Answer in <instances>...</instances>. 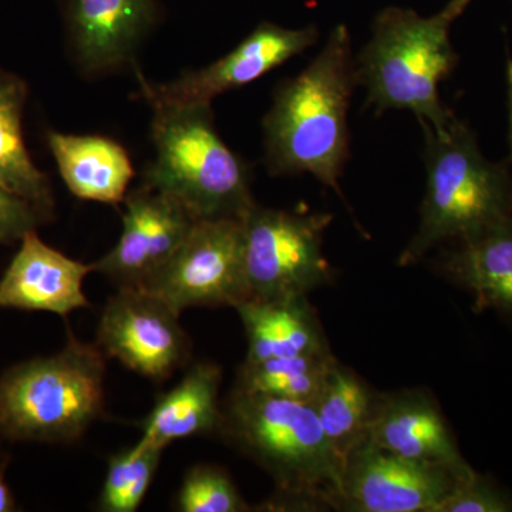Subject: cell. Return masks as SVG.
I'll use <instances>...</instances> for the list:
<instances>
[{
    "instance_id": "f1b7e54d",
    "label": "cell",
    "mask_w": 512,
    "mask_h": 512,
    "mask_svg": "<svg viewBox=\"0 0 512 512\" xmlns=\"http://www.w3.org/2000/svg\"><path fill=\"white\" fill-rule=\"evenodd\" d=\"M471 2H473V0H450L446 6L454 13V15L457 16V18H460Z\"/></svg>"
},
{
    "instance_id": "7c38bea8",
    "label": "cell",
    "mask_w": 512,
    "mask_h": 512,
    "mask_svg": "<svg viewBox=\"0 0 512 512\" xmlns=\"http://www.w3.org/2000/svg\"><path fill=\"white\" fill-rule=\"evenodd\" d=\"M123 202L119 241L93 268L117 288H140L180 248L198 220L170 195L143 184Z\"/></svg>"
},
{
    "instance_id": "5bb4252c",
    "label": "cell",
    "mask_w": 512,
    "mask_h": 512,
    "mask_svg": "<svg viewBox=\"0 0 512 512\" xmlns=\"http://www.w3.org/2000/svg\"><path fill=\"white\" fill-rule=\"evenodd\" d=\"M67 30L83 72L104 74L130 63L153 28L156 0H64Z\"/></svg>"
},
{
    "instance_id": "ac0fdd59",
    "label": "cell",
    "mask_w": 512,
    "mask_h": 512,
    "mask_svg": "<svg viewBox=\"0 0 512 512\" xmlns=\"http://www.w3.org/2000/svg\"><path fill=\"white\" fill-rule=\"evenodd\" d=\"M441 265L448 278L471 292L476 311L512 315V217L456 241Z\"/></svg>"
},
{
    "instance_id": "5b68a950",
    "label": "cell",
    "mask_w": 512,
    "mask_h": 512,
    "mask_svg": "<svg viewBox=\"0 0 512 512\" xmlns=\"http://www.w3.org/2000/svg\"><path fill=\"white\" fill-rule=\"evenodd\" d=\"M106 356L69 333L59 353L20 362L0 375V437L70 444L104 409Z\"/></svg>"
},
{
    "instance_id": "ba28073f",
    "label": "cell",
    "mask_w": 512,
    "mask_h": 512,
    "mask_svg": "<svg viewBox=\"0 0 512 512\" xmlns=\"http://www.w3.org/2000/svg\"><path fill=\"white\" fill-rule=\"evenodd\" d=\"M140 288L180 313L188 308H235L248 301L242 220H198L180 248Z\"/></svg>"
},
{
    "instance_id": "7402d4cb",
    "label": "cell",
    "mask_w": 512,
    "mask_h": 512,
    "mask_svg": "<svg viewBox=\"0 0 512 512\" xmlns=\"http://www.w3.org/2000/svg\"><path fill=\"white\" fill-rule=\"evenodd\" d=\"M335 362L332 352L262 362L245 360L239 367L235 389L313 404Z\"/></svg>"
},
{
    "instance_id": "ffe728a7",
    "label": "cell",
    "mask_w": 512,
    "mask_h": 512,
    "mask_svg": "<svg viewBox=\"0 0 512 512\" xmlns=\"http://www.w3.org/2000/svg\"><path fill=\"white\" fill-rule=\"evenodd\" d=\"M28 89L15 74L0 70V185L32 202L53 220L55 197L49 180L33 163L23 138Z\"/></svg>"
},
{
    "instance_id": "4316f807",
    "label": "cell",
    "mask_w": 512,
    "mask_h": 512,
    "mask_svg": "<svg viewBox=\"0 0 512 512\" xmlns=\"http://www.w3.org/2000/svg\"><path fill=\"white\" fill-rule=\"evenodd\" d=\"M9 458H3L0 463V512L18 511L15 495L10 490L6 481V470H8Z\"/></svg>"
},
{
    "instance_id": "8fae6325",
    "label": "cell",
    "mask_w": 512,
    "mask_h": 512,
    "mask_svg": "<svg viewBox=\"0 0 512 512\" xmlns=\"http://www.w3.org/2000/svg\"><path fill=\"white\" fill-rule=\"evenodd\" d=\"M454 483L456 477L446 468L397 456L366 439L346 460L338 508L436 512Z\"/></svg>"
},
{
    "instance_id": "e0dca14e",
    "label": "cell",
    "mask_w": 512,
    "mask_h": 512,
    "mask_svg": "<svg viewBox=\"0 0 512 512\" xmlns=\"http://www.w3.org/2000/svg\"><path fill=\"white\" fill-rule=\"evenodd\" d=\"M235 309L247 333V362L330 352L308 296L249 299Z\"/></svg>"
},
{
    "instance_id": "2e32d148",
    "label": "cell",
    "mask_w": 512,
    "mask_h": 512,
    "mask_svg": "<svg viewBox=\"0 0 512 512\" xmlns=\"http://www.w3.org/2000/svg\"><path fill=\"white\" fill-rule=\"evenodd\" d=\"M221 383L220 366L194 363L177 386L157 397L141 426V440L165 450L174 441L217 434L222 416Z\"/></svg>"
},
{
    "instance_id": "cb8c5ba5",
    "label": "cell",
    "mask_w": 512,
    "mask_h": 512,
    "mask_svg": "<svg viewBox=\"0 0 512 512\" xmlns=\"http://www.w3.org/2000/svg\"><path fill=\"white\" fill-rule=\"evenodd\" d=\"M181 512H245L251 510L231 476L218 466L197 464L185 473L175 495Z\"/></svg>"
},
{
    "instance_id": "277c9868",
    "label": "cell",
    "mask_w": 512,
    "mask_h": 512,
    "mask_svg": "<svg viewBox=\"0 0 512 512\" xmlns=\"http://www.w3.org/2000/svg\"><path fill=\"white\" fill-rule=\"evenodd\" d=\"M427 183L416 234L399 258L416 264L444 242L471 237L512 217V175L487 160L473 130L454 117L444 130L423 127Z\"/></svg>"
},
{
    "instance_id": "f546056e",
    "label": "cell",
    "mask_w": 512,
    "mask_h": 512,
    "mask_svg": "<svg viewBox=\"0 0 512 512\" xmlns=\"http://www.w3.org/2000/svg\"><path fill=\"white\" fill-rule=\"evenodd\" d=\"M0 441H2V437H0Z\"/></svg>"
},
{
    "instance_id": "6da1fadb",
    "label": "cell",
    "mask_w": 512,
    "mask_h": 512,
    "mask_svg": "<svg viewBox=\"0 0 512 512\" xmlns=\"http://www.w3.org/2000/svg\"><path fill=\"white\" fill-rule=\"evenodd\" d=\"M356 56L345 25L298 76L276 89L264 119L265 161L272 175L309 174L338 195L350 154L348 113L357 87Z\"/></svg>"
},
{
    "instance_id": "7a4b0ae2",
    "label": "cell",
    "mask_w": 512,
    "mask_h": 512,
    "mask_svg": "<svg viewBox=\"0 0 512 512\" xmlns=\"http://www.w3.org/2000/svg\"><path fill=\"white\" fill-rule=\"evenodd\" d=\"M218 436L274 480L268 510L338 508L343 463L312 403L235 389L222 402Z\"/></svg>"
},
{
    "instance_id": "9c48e42d",
    "label": "cell",
    "mask_w": 512,
    "mask_h": 512,
    "mask_svg": "<svg viewBox=\"0 0 512 512\" xmlns=\"http://www.w3.org/2000/svg\"><path fill=\"white\" fill-rule=\"evenodd\" d=\"M180 318L146 289L117 288L101 313L96 345L131 372L163 383L190 360L191 340Z\"/></svg>"
},
{
    "instance_id": "d4e9b609",
    "label": "cell",
    "mask_w": 512,
    "mask_h": 512,
    "mask_svg": "<svg viewBox=\"0 0 512 512\" xmlns=\"http://www.w3.org/2000/svg\"><path fill=\"white\" fill-rule=\"evenodd\" d=\"M512 498L480 474L456 480L436 512H511Z\"/></svg>"
},
{
    "instance_id": "9a60e30c",
    "label": "cell",
    "mask_w": 512,
    "mask_h": 512,
    "mask_svg": "<svg viewBox=\"0 0 512 512\" xmlns=\"http://www.w3.org/2000/svg\"><path fill=\"white\" fill-rule=\"evenodd\" d=\"M93 271V264L74 261L30 231L20 239L19 251L0 278V309L66 318L77 309L89 308L83 284Z\"/></svg>"
},
{
    "instance_id": "8992f818",
    "label": "cell",
    "mask_w": 512,
    "mask_h": 512,
    "mask_svg": "<svg viewBox=\"0 0 512 512\" xmlns=\"http://www.w3.org/2000/svg\"><path fill=\"white\" fill-rule=\"evenodd\" d=\"M153 109L156 158L143 185L170 195L197 220H242L255 204L251 173L218 134L211 104Z\"/></svg>"
},
{
    "instance_id": "484cf974",
    "label": "cell",
    "mask_w": 512,
    "mask_h": 512,
    "mask_svg": "<svg viewBox=\"0 0 512 512\" xmlns=\"http://www.w3.org/2000/svg\"><path fill=\"white\" fill-rule=\"evenodd\" d=\"M50 221L32 202L0 185V245L20 241Z\"/></svg>"
},
{
    "instance_id": "30bf717a",
    "label": "cell",
    "mask_w": 512,
    "mask_h": 512,
    "mask_svg": "<svg viewBox=\"0 0 512 512\" xmlns=\"http://www.w3.org/2000/svg\"><path fill=\"white\" fill-rule=\"evenodd\" d=\"M319 35L315 26L289 29L264 22L228 55L207 67L165 84L148 83L140 77L141 94L151 107L211 104L215 97L248 86L301 55L318 42Z\"/></svg>"
},
{
    "instance_id": "d6986e66",
    "label": "cell",
    "mask_w": 512,
    "mask_h": 512,
    "mask_svg": "<svg viewBox=\"0 0 512 512\" xmlns=\"http://www.w3.org/2000/svg\"><path fill=\"white\" fill-rule=\"evenodd\" d=\"M64 184L80 200L120 204L134 177L127 151L110 138L49 134Z\"/></svg>"
},
{
    "instance_id": "603a6c76",
    "label": "cell",
    "mask_w": 512,
    "mask_h": 512,
    "mask_svg": "<svg viewBox=\"0 0 512 512\" xmlns=\"http://www.w3.org/2000/svg\"><path fill=\"white\" fill-rule=\"evenodd\" d=\"M164 448L138 440L107 461L97 508L103 512H136L153 484Z\"/></svg>"
},
{
    "instance_id": "3957f363",
    "label": "cell",
    "mask_w": 512,
    "mask_h": 512,
    "mask_svg": "<svg viewBox=\"0 0 512 512\" xmlns=\"http://www.w3.org/2000/svg\"><path fill=\"white\" fill-rule=\"evenodd\" d=\"M457 19L447 6L429 18L397 6L377 13L372 36L355 59L367 104L412 111L421 127L444 130L456 117L441 101L439 87L458 63L450 40Z\"/></svg>"
},
{
    "instance_id": "52a82bcc",
    "label": "cell",
    "mask_w": 512,
    "mask_h": 512,
    "mask_svg": "<svg viewBox=\"0 0 512 512\" xmlns=\"http://www.w3.org/2000/svg\"><path fill=\"white\" fill-rule=\"evenodd\" d=\"M333 217L252 205L242 217L249 299L308 296L329 284L332 268L323 235ZM248 299V301H249Z\"/></svg>"
},
{
    "instance_id": "44dd1931",
    "label": "cell",
    "mask_w": 512,
    "mask_h": 512,
    "mask_svg": "<svg viewBox=\"0 0 512 512\" xmlns=\"http://www.w3.org/2000/svg\"><path fill=\"white\" fill-rule=\"evenodd\" d=\"M377 397L365 380L336 360L313 407L326 439L343 463L367 439Z\"/></svg>"
},
{
    "instance_id": "4fadbf2b",
    "label": "cell",
    "mask_w": 512,
    "mask_h": 512,
    "mask_svg": "<svg viewBox=\"0 0 512 512\" xmlns=\"http://www.w3.org/2000/svg\"><path fill=\"white\" fill-rule=\"evenodd\" d=\"M367 440L397 456L446 468L456 480L477 474L461 454L439 407L426 393L412 390L377 397Z\"/></svg>"
},
{
    "instance_id": "83f0119b",
    "label": "cell",
    "mask_w": 512,
    "mask_h": 512,
    "mask_svg": "<svg viewBox=\"0 0 512 512\" xmlns=\"http://www.w3.org/2000/svg\"><path fill=\"white\" fill-rule=\"evenodd\" d=\"M508 128H510V150L512 160V60L507 64Z\"/></svg>"
}]
</instances>
